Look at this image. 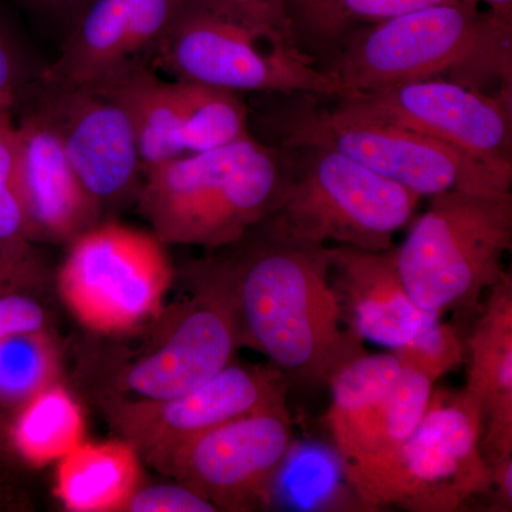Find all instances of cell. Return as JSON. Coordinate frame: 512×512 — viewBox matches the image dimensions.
Instances as JSON below:
<instances>
[{
  "label": "cell",
  "instance_id": "obj_1",
  "mask_svg": "<svg viewBox=\"0 0 512 512\" xmlns=\"http://www.w3.org/2000/svg\"><path fill=\"white\" fill-rule=\"evenodd\" d=\"M239 339L269 357L288 382L329 386L365 355L329 278L326 247H305L272 237L248 241L218 269Z\"/></svg>",
  "mask_w": 512,
  "mask_h": 512
},
{
  "label": "cell",
  "instance_id": "obj_2",
  "mask_svg": "<svg viewBox=\"0 0 512 512\" xmlns=\"http://www.w3.org/2000/svg\"><path fill=\"white\" fill-rule=\"evenodd\" d=\"M140 210L165 244H235L274 212L289 177L282 150L252 136L144 170Z\"/></svg>",
  "mask_w": 512,
  "mask_h": 512
},
{
  "label": "cell",
  "instance_id": "obj_3",
  "mask_svg": "<svg viewBox=\"0 0 512 512\" xmlns=\"http://www.w3.org/2000/svg\"><path fill=\"white\" fill-rule=\"evenodd\" d=\"M512 20L474 0L427 6L375 23L322 69L340 96L375 92L456 70L494 73L511 84Z\"/></svg>",
  "mask_w": 512,
  "mask_h": 512
},
{
  "label": "cell",
  "instance_id": "obj_4",
  "mask_svg": "<svg viewBox=\"0 0 512 512\" xmlns=\"http://www.w3.org/2000/svg\"><path fill=\"white\" fill-rule=\"evenodd\" d=\"M511 245V191H448L430 197L396 248V261L413 302L441 316L476 308L507 272Z\"/></svg>",
  "mask_w": 512,
  "mask_h": 512
},
{
  "label": "cell",
  "instance_id": "obj_5",
  "mask_svg": "<svg viewBox=\"0 0 512 512\" xmlns=\"http://www.w3.org/2000/svg\"><path fill=\"white\" fill-rule=\"evenodd\" d=\"M291 150L298 151V164H289L278 207L258 224L265 232L305 247L393 248L419 195L330 148Z\"/></svg>",
  "mask_w": 512,
  "mask_h": 512
},
{
  "label": "cell",
  "instance_id": "obj_6",
  "mask_svg": "<svg viewBox=\"0 0 512 512\" xmlns=\"http://www.w3.org/2000/svg\"><path fill=\"white\" fill-rule=\"evenodd\" d=\"M276 121L285 148H330L419 197L511 191L512 165L485 163L407 128L353 119L311 100H302Z\"/></svg>",
  "mask_w": 512,
  "mask_h": 512
},
{
  "label": "cell",
  "instance_id": "obj_7",
  "mask_svg": "<svg viewBox=\"0 0 512 512\" xmlns=\"http://www.w3.org/2000/svg\"><path fill=\"white\" fill-rule=\"evenodd\" d=\"M483 413L464 392L431 393L429 406L396 456L353 487L367 507L460 511L491 490L481 450Z\"/></svg>",
  "mask_w": 512,
  "mask_h": 512
},
{
  "label": "cell",
  "instance_id": "obj_8",
  "mask_svg": "<svg viewBox=\"0 0 512 512\" xmlns=\"http://www.w3.org/2000/svg\"><path fill=\"white\" fill-rule=\"evenodd\" d=\"M153 69L234 93L340 96L328 74L293 43L272 39L201 0H185Z\"/></svg>",
  "mask_w": 512,
  "mask_h": 512
},
{
  "label": "cell",
  "instance_id": "obj_9",
  "mask_svg": "<svg viewBox=\"0 0 512 512\" xmlns=\"http://www.w3.org/2000/svg\"><path fill=\"white\" fill-rule=\"evenodd\" d=\"M328 427L352 487L389 463L429 406L433 383L390 353L357 357L329 384Z\"/></svg>",
  "mask_w": 512,
  "mask_h": 512
},
{
  "label": "cell",
  "instance_id": "obj_10",
  "mask_svg": "<svg viewBox=\"0 0 512 512\" xmlns=\"http://www.w3.org/2000/svg\"><path fill=\"white\" fill-rule=\"evenodd\" d=\"M338 99L333 109L345 116L407 128L485 163L512 165L511 90L494 96L431 77Z\"/></svg>",
  "mask_w": 512,
  "mask_h": 512
},
{
  "label": "cell",
  "instance_id": "obj_11",
  "mask_svg": "<svg viewBox=\"0 0 512 512\" xmlns=\"http://www.w3.org/2000/svg\"><path fill=\"white\" fill-rule=\"evenodd\" d=\"M156 235L119 224L92 227L73 239L60 288L86 325L117 330L157 308L171 269Z\"/></svg>",
  "mask_w": 512,
  "mask_h": 512
},
{
  "label": "cell",
  "instance_id": "obj_12",
  "mask_svg": "<svg viewBox=\"0 0 512 512\" xmlns=\"http://www.w3.org/2000/svg\"><path fill=\"white\" fill-rule=\"evenodd\" d=\"M293 443L288 409L264 410L202 434L175 456L168 470L215 507H268Z\"/></svg>",
  "mask_w": 512,
  "mask_h": 512
},
{
  "label": "cell",
  "instance_id": "obj_13",
  "mask_svg": "<svg viewBox=\"0 0 512 512\" xmlns=\"http://www.w3.org/2000/svg\"><path fill=\"white\" fill-rule=\"evenodd\" d=\"M185 0H92L72 26L55 63L37 76L59 89H99L143 67H153L158 47Z\"/></svg>",
  "mask_w": 512,
  "mask_h": 512
},
{
  "label": "cell",
  "instance_id": "obj_14",
  "mask_svg": "<svg viewBox=\"0 0 512 512\" xmlns=\"http://www.w3.org/2000/svg\"><path fill=\"white\" fill-rule=\"evenodd\" d=\"M55 128L77 177L97 204L140 192L144 173L136 131L123 106L90 89H59L32 80L22 99Z\"/></svg>",
  "mask_w": 512,
  "mask_h": 512
},
{
  "label": "cell",
  "instance_id": "obj_15",
  "mask_svg": "<svg viewBox=\"0 0 512 512\" xmlns=\"http://www.w3.org/2000/svg\"><path fill=\"white\" fill-rule=\"evenodd\" d=\"M286 382L281 372L228 365L191 392L128 407L124 429L148 456L168 468L202 434L251 413L286 407Z\"/></svg>",
  "mask_w": 512,
  "mask_h": 512
},
{
  "label": "cell",
  "instance_id": "obj_16",
  "mask_svg": "<svg viewBox=\"0 0 512 512\" xmlns=\"http://www.w3.org/2000/svg\"><path fill=\"white\" fill-rule=\"evenodd\" d=\"M13 117L28 238L76 239L94 227L100 205L77 177L49 120L26 100Z\"/></svg>",
  "mask_w": 512,
  "mask_h": 512
},
{
  "label": "cell",
  "instance_id": "obj_17",
  "mask_svg": "<svg viewBox=\"0 0 512 512\" xmlns=\"http://www.w3.org/2000/svg\"><path fill=\"white\" fill-rule=\"evenodd\" d=\"M181 319L163 348L131 367L126 384L148 402L174 399L197 389L229 365L239 330L234 309L218 279Z\"/></svg>",
  "mask_w": 512,
  "mask_h": 512
},
{
  "label": "cell",
  "instance_id": "obj_18",
  "mask_svg": "<svg viewBox=\"0 0 512 512\" xmlns=\"http://www.w3.org/2000/svg\"><path fill=\"white\" fill-rule=\"evenodd\" d=\"M326 258L348 325L363 340L393 350L440 319L413 302L397 266L396 248L326 245Z\"/></svg>",
  "mask_w": 512,
  "mask_h": 512
},
{
  "label": "cell",
  "instance_id": "obj_19",
  "mask_svg": "<svg viewBox=\"0 0 512 512\" xmlns=\"http://www.w3.org/2000/svg\"><path fill=\"white\" fill-rule=\"evenodd\" d=\"M483 312L468 336L463 392L483 413L481 450L490 467L512 457V276L488 289Z\"/></svg>",
  "mask_w": 512,
  "mask_h": 512
},
{
  "label": "cell",
  "instance_id": "obj_20",
  "mask_svg": "<svg viewBox=\"0 0 512 512\" xmlns=\"http://www.w3.org/2000/svg\"><path fill=\"white\" fill-rule=\"evenodd\" d=\"M97 92L119 101L136 131L143 170L185 156L187 94L183 80L165 82L153 67L113 80Z\"/></svg>",
  "mask_w": 512,
  "mask_h": 512
},
{
  "label": "cell",
  "instance_id": "obj_21",
  "mask_svg": "<svg viewBox=\"0 0 512 512\" xmlns=\"http://www.w3.org/2000/svg\"><path fill=\"white\" fill-rule=\"evenodd\" d=\"M136 474L130 448L120 444L72 448L60 467V494L74 510H104L127 497Z\"/></svg>",
  "mask_w": 512,
  "mask_h": 512
},
{
  "label": "cell",
  "instance_id": "obj_22",
  "mask_svg": "<svg viewBox=\"0 0 512 512\" xmlns=\"http://www.w3.org/2000/svg\"><path fill=\"white\" fill-rule=\"evenodd\" d=\"M187 154L204 153L251 136L248 106L238 93L205 84L185 82Z\"/></svg>",
  "mask_w": 512,
  "mask_h": 512
},
{
  "label": "cell",
  "instance_id": "obj_23",
  "mask_svg": "<svg viewBox=\"0 0 512 512\" xmlns=\"http://www.w3.org/2000/svg\"><path fill=\"white\" fill-rule=\"evenodd\" d=\"M80 424V414L66 393L49 390L32 397L10 437L26 457L45 461L72 450Z\"/></svg>",
  "mask_w": 512,
  "mask_h": 512
},
{
  "label": "cell",
  "instance_id": "obj_24",
  "mask_svg": "<svg viewBox=\"0 0 512 512\" xmlns=\"http://www.w3.org/2000/svg\"><path fill=\"white\" fill-rule=\"evenodd\" d=\"M25 210L19 184L18 130L12 111L0 113V252H26Z\"/></svg>",
  "mask_w": 512,
  "mask_h": 512
},
{
  "label": "cell",
  "instance_id": "obj_25",
  "mask_svg": "<svg viewBox=\"0 0 512 512\" xmlns=\"http://www.w3.org/2000/svg\"><path fill=\"white\" fill-rule=\"evenodd\" d=\"M36 333L0 342V400L16 403L39 392L49 373V356Z\"/></svg>",
  "mask_w": 512,
  "mask_h": 512
},
{
  "label": "cell",
  "instance_id": "obj_26",
  "mask_svg": "<svg viewBox=\"0 0 512 512\" xmlns=\"http://www.w3.org/2000/svg\"><path fill=\"white\" fill-rule=\"evenodd\" d=\"M392 352L400 365L417 370L433 384L466 360V345L457 329L440 319Z\"/></svg>",
  "mask_w": 512,
  "mask_h": 512
},
{
  "label": "cell",
  "instance_id": "obj_27",
  "mask_svg": "<svg viewBox=\"0 0 512 512\" xmlns=\"http://www.w3.org/2000/svg\"><path fill=\"white\" fill-rule=\"evenodd\" d=\"M461 0H318L319 35L335 36L349 22L379 23L427 6Z\"/></svg>",
  "mask_w": 512,
  "mask_h": 512
},
{
  "label": "cell",
  "instance_id": "obj_28",
  "mask_svg": "<svg viewBox=\"0 0 512 512\" xmlns=\"http://www.w3.org/2000/svg\"><path fill=\"white\" fill-rule=\"evenodd\" d=\"M229 18L282 42H292L291 20L285 0H201Z\"/></svg>",
  "mask_w": 512,
  "mask_h": 512
},
{
  "label": "cell",
  "instance_id": "obj_29",
  "mask_svg": "<svg viewBox=\"0 0 512 512\" xmlns=\"http://www.w3.org/2000/svg\"><path fill=\"white\" fill-rule=\"evenodd\" d=\"M130 512H214L218 508L187 485H154L127 501Z\"/></svg>",
  "mask_w": 512,
  "mask_h": 512
},
{
  "label": "cell",
  "instance_id": "obj_30",
  "mask_svg": "<svg viewBox=\"0 0 512 512\" xmlns=\"http://www.w3.org/2000/svg\"><path fill=\"white\" fill-rule=\"evenodd\" d=\"M12 37L0 26V113L16 109L32 80Z\"/></svg>",
  "mask_w": 512,
  "mask_h": 512
},
{
  "label": "cell",
  "instance_id": "obj_31",
  "mask_svg": "<svg viewBox=\"0 0 512 512\" xmlns=\"http://www.w3.org/2000/svg\"><path fill=\"white\" fill-rule=\"evenodd\" d=\"M43 320L42 308L28 296H0V342L10 336L39 332Z\"/></svg>",
  "mask_w": 512,
  "mask_h": 512
},
{
  "label": "cell",
  "instance_id": "obj_32",
  "mask_svg": "<svg viewBox=\"0 0 512 512\" xmlns=\"http://www.w3.org/2000/svg\"><path fill=\"white\" fill-rule=\"evenodd\" d=\"M493 510L510 512L512 510V457L503 458L491 466V490Z\"/></svg>",
  "mask_w": 512,
  "mask_h": 512
},
{
  "label": "cell",
  "instance_id": "obj_33",
  "mask_svg": "<svg viewBox=\"0 0 512 512\" xmlns=\"http://www.w3.org/2000/svg\"><path fill=\"white\" fill-rule=\"evenodd\" d=\"M16 2L36 12L66 20L73 26L92 0H16Z\"/></svg>",
  "mask_w": 512,
  "mask_h": 512
},
{
  "label": "cell",
  "instance_id": "obj_34",
  "mask_svg": "<svg viewBox=\"0 0 512 512\" xmlns=\"http://www.w3.org/2000/svg\"><path fill=\"white\" fill-rule=\"evenodd\" d=\"M474 2H483L495 15L512 20V0H474Z\"/></svg>",
  "mask_w": 512,
  "mask_h": 512
},
{
  "label": "cell",
  "instance_id": "obj_35",
  "mask_svg": "<svg viewBox=\"0 0 512 512\" xmlns=\"http://www.w3.org/2000/svg\"><path fill=\"white\" fill-rule=\"evenodd\" d=\"M291 2L292 9L295 10L298 19L305 22L309 15H311L313 6H315V0H291Z\"/></svg>",
  "mask_w": 512,
  "mask_h": 512
},
{
  "label": "cell",
  "instance_id": "obj_36",
  "mask_svg": "<svg viewBox=\"0 0 512 512\" xmlns=\"http://www.w3.org/2000/svg\"><path fill=\"white\" fill-rule=\"evenodd\" d=\"M3 446H5V430H3V424L0 421V453L3 451Z\"/></svg>",
  "mask_w": 512,
  "mask_h": 512
}]
</instances>
